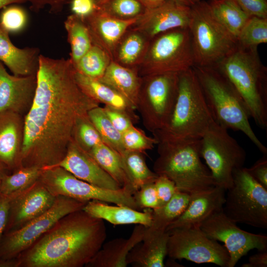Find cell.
Returning <instances> with one entry per match:
<instances>
[{
    "label": "cell",
    "mask_w": 267,
    "mask_h": 267,
    "mask_svg": "<svg viewBox=\"0 0 267 267\" xmlns=\"http://www.w3.org/2000/svg\"><path fill=\"white\" fill-rule=\"evenodd\" d=\"M88 153L122 188H126L131 192L120 154L104 142Z\"/></svg>",
    "instance_id": "32"
},
{
    "label": "cell",
    "mask_w": 267,
    "mask_h": 267,
    "mask_svg": "<svg viewBox=\"0 0 267 267\" xmlns=\"http://www.w3.org/2000/svg\"><path fill=\"white\" fill-rule=\"evenodd\" d=\"M73 139L87 152L104 142L88 116L81 119L77 123Z\"/></svg>",
    "instance_id": "39"
},
{
    "label": "cell",
    "mask_w": 267,
    "mask_h": 267,
    "mask_svg": "<svg viewBox=\"0 0 267 267\" xmlns=\"http://www.w3.org/2000/svg\"><path fill=\"white\" fill-rule=\"evenodd\" d=\"M152 40L140 64L139 76L180 73L194 66L188 28L172 30Z\"/></svg>",
    "instance_id": "9"
},
{
    "label": "cell",
    "mask_w": 267,
    "mask_h": 267,
    "mask_svg": "<svg viewBox=\"0 0 267 267\" xmlns=\"http://www.w3.org/2000/svg\"><path fill=\"white\" fill-rule=\"evenodd\" d=\"M258 47L237 44L215 67L231 83L243 99L256 125L267 129V69Z\"/></svg>",
    "instance_id": "4"
},
{
    "label": "cell",
    "mask_w": 267,
    "mask_h": 267,
    "mask_svg": "<svg viewBox=\"0 0 267 267\" xmlns=\"http://www.w3.org/2000/svg\"><path fill=\"white\" fill-rule=\"evenodd\" d=\"M248 170L254 178L267 189V155H263Z\"/></svg>",
    "instance_id": "49"
},
{
    "label": "cell",
    "mask_w": 267,
    "mask_h": 267,
    "mask_svg": "<svg viewBox=\"0 0 267 267\" xmlns=\"http://www.w3.org/2000/svg\"><path fill=\"white\" fill-rule=\"evenodd\" d=\"M69 3L72 14L83 19L90 15L98 7L94 0H71Z\"/></svg>",
    "instance_id": "48"
},
{
    "label": "cell",
    "mask_w": 267,
    "mask_h": 267,
    "mask_svg": "<svg viewBox=\"0 0 267 267\" xmlns=\"http://www.w3.org/2000/svg\"><path fill=\"white\" fill-rule=\"evenodd\" d=\"M87 203L59 196L45 213L20 228L5 233L0 245V260L16 258L30 246L59 219L82 210Z\"/></svg>",
    "instance_id": "13"
},
{
    "label": "cell",
    "mask_w": 267,
    "mask_h": 267,
    "mask_svg": "<svg viewBox=\"0 0 267 267\" xmlns=\"http://www.w3.org/2000/svg\"><path fill=\"white\" fill-rule=\"evenodd\" d=\"M153 164L158 176L172 180L178 189L193 195L215 186L211 173L201 161L199 140L162 142Z\"/></svg>",
    "instance_id": "6"
},
{
    "label": "cell",
    "mask_w": 267,
    "mask_h": 267,
    "mask_svg": "<svg viewBox=\"0 0 267 267\" xmlns=\"http://www.w3.org/2000/svg\"><path fill=\"white\" fill-rule=\"evenodd\" d=\"M27 0H0V9L13 4H20L27 2Z\"/></svg>",
    "instance_id": "53"
},
{
    "label": "cell",
    "mask_w": 267,
    "mask_h": 267,
    "mask_svg": "<svg viewBox=\"0 0 267 267\" xmlns=\"http://www.w3.org/2000/svg\"><path fill=\"white\" fill-rule=\"evenodd\" d=\"M138 17L120 19L98 6L84 20L88 27L92 44L106 51L113 59L119 43L127 31L135 24Z\"/></svg>",
    "instance_id": "19"
},
{
    "label": "cell",
    "mask_w": 267,
    "mask_h": 267,
    "mask_svg": "<svg viewBox=\"0 0 267 267\" xmlns=\"http://www.w3.org/2000/svg\"><path fill=\"white\" fill-rule=\"evenodd\" d=\"M39 180L55 197L62 196L85 203L98 200L139 210L133 195L127 188L114 190L97 187L60 167L43 169Z\"/></svg>",
    "instance_id": "12"
},
{
    "label": "cell",
    "mask_w": 267,
    "mask_h": 267,
    "mask_svg": "<svg viewBox=\"0 0 267 267\" xmlns=\"http://www.w3.org/2000/svg\"><path fill=\"white\" fill-rule=\"evenodd\" d=\"M76 81L83 91L89 97L104 106L124 111L135 118V108L120 93L98 79H93L76 71Z\"/></svg>",
    "instance_id": "28"
},
{
    "label": "cell",
    "mask_w": 267,
    "mask_h": 267,
    "mask_svg": "<svg viewBox=\"0 0 267 267\" xmlns=\"http://www.w3.org/2000/svg\"><path fill=\"white\" fill-rule=\"evenodd\" d=\"M226 190L219 186L190 195L188 204L183 213L166 228L169 231L176 228L199 227L214 213L222 209Z\"/></svg>",
    "instance_id": "22"
},
{
    "label": "cell",
    "mask_w": 267,
    "mask_h": 267,
    "mask_svg": "<svg viewBox=\"0 0 267 267\" xmlns=\"http://www.w3.org/2000/svg\"><path fill=\"white\" fill-rule=\"evenodd\" d=\"M207 2L215 18L236 39L250 16L234 0H210Z\"/></svg>",
    "instance_id": "30"
},
{
    "label": "cell",
    "mask_w": 267,
    "mask_h": 267,
    "mask_svg": "<svg viewBox=\"0 0 267 267\" xmlns=\"http://www.w3.org/2000/svg\"><path fill=\"white\" fill-rule=\"evenodd\" d=\"M56 166L60 167L77 178L97 187L114 190L122 188L73 139L64 158L53 167Z\"/></svg>",
    "instance_id": "20"
},
{
    "label": "cell",
    "mask_w": 267,
    "mask_h": 267,
    "mask_svg": "<svg viewBox=\"0 0 267 267\" xmlns=\"http://www.w3.org/2000/svg\"><path fill=\"white\" fill-rule=\"evenodd\" d=\"M71 0H27L30 3V9L39 12L45 7H48L50 13L57 14L62 11L64 6Z\"/></svg>",
    "instance_id": "47"
},
{
    "label": "cell",
    "mask_w": 267,
    "mask_h": 267,
    "mask_svg": "<svg viewBox=\"0 0 267 267\" xmlns=\"http://www.w3.org/2000/svg\"><path fill=\"white\" fill-rule=\"evenodd\" d=\"M215 122L193 67L179 73L176 101L165 126L152 134L158 143L196 141Z\"/></svg>",
    "instance_id": "3"
},
{
    "label": "cell",
    "mask_w": 267,
    "mask_h": 267,
    "mask_svg": "<svg viewBox=\"0 0 267 267\" xmlns=\"http://www.w3.org/2000/svg\"><path fill=\"white\" fill-rule=\"evenodd\" d=\"M110 0H94L95 3L98 6H101Z\"/></svg>",
    "instance_id": "55"
},
{
    "label": "cell",
    "mask_w": 267,
    "mask_h": 267,
    "mask_svg": "<svg viewBox=\"0 0 267 267\" xmlns=\"http://www.w3.org/2000/svg\"><path fill=\"white\" fill-rule=\"evenodd\" d=\"M190 8L194 66L215 67L235 48L236 39L215 18L207 1L200 0Z\"/></svg>",
    "instance_id": "7"
},
{
    "label": "cell",
    "mask_w": 267,
    "mask_h": 267,
    "mask_svg": "<svg viewBox=\"0 0 267 267\" xmlns=\"http://www.w3.org/2000/svg\"><path fill=\"white\" fill-rule=\"evenodd\" d=\"M148 45L145 36L133 30L122 41L121 40L118 45L115 54L118 61L117 62L130 68L140 65Z\"/></svg>",
    "instance_id": "34"
},
{
    "label": "cell",
    "mask_w": 267,
    "mask_h": 267,
    "mask_svg": "<svg viewBox=\"0 0 267 267\" xmlns=\"http://www.w3.org/2000/svg\"><path fill=\"white\" fill-rule=\"evenodd\" d=\"M103 108L114 127L122 134L134 126L137 121V118L124 111L107 106Z\"/></svg>",
    "instance_id": "44"
},
{
    "label": "cell",
    "mask_w": 267,
    "mask_h": 267,
    "mask_svg": "<svg viewBox=\"0 0 267 267\" xmlns=\"http://www.w3.org/2000/svg\"><path fill=\"white\" fill-rule=\"evenodd\" d=\"M145 9H151L162 4L167 0H137Z\"/></svg>",
    "instance_id": "52"
},
{
    "label": "cell",
    "mask_w": 267,
    "mask_h": 267,
    "mask_svg": "<svg viewBox=\"0 0 267 267\" xmlns=\"http://www.w3.org/2000/svg\"><path fill=\"white\" fill-rule=\"evenodd\" d=\"M169 232L152 230L145 226L142 240L130 251L128 265L139 267H164L167 256Z\"/></svg>",
    "instance_id": "23"
},
{
    "label": "cell",
    "mask_w": 267,
    "mask_h": 267,
    "mask_svg": "<svg viewBox=\"0 0 267 267\" xmlns=\"http://www.w3.org/2000/svg\"><path fill=\"white\" fill-rule=\"evenodd\" d=\"M9 34L0 24V61L15 76L36 75L40 49L34 47L16 46L10 40Z\"/></svg>",
    "instance_id": "24"
},
{
    "label": "cell",
    "mask_w": 267,
    "mask_h": 267,
    "mask_svg": "<svg viewBox=\"0 0 267 267\" xmlns=\"http://www.w3.org/2000/svg\"><path fill=\"white\" fill-rule=\"evenodd\" d=\"M190 199L187 193L178 190L165 205L152 210V230L166 231L168 225L185 211Z\"/></svg>",
    "instance_id": "33"
},
{
    "label": "cell",
    "mask_w": 267,
    "mask_h": 267,
    "mask_svg": "<svg viewBox=\"0 0 267 267\" xmlns=\"http://www.w3.org/2000/svg\"><path fill=\"white\" fill-rule=\"evenodd\" d=\"M239 45L246 47H258L267 43V18L250 16L236 38Z\"/></svg>",
    "instance_id": "38"
},
{
    "label": "cell",
    "mask_w": 267,
    "mask_h": 267,
    "mask_svg": "<svg viewBox=\"0 0 267 267\" xmlns=\"http://www.w3.org/2000/svg\"><path fill=\"white\" fill-rule=\"evenodd\" d=\"M199 227L210 238L224 243L229 255L228 267H234L251 250L267 249L266 235L241 229L223 213L222 209L209 217Z\"/></svg>",
    "instance_id": "15"
},
{
    "label": "cell",
    "mask_w": 267,
    "mask_h": 267,
    "mask_svg": "<svg viewBox=\"0 0 267 267\" xmlns=\"http://www.w3.org/2000/svg\"><path fill=\"white\" fill-rule=\"evenodd\" d=\"M158 201L159 207L165 205L178 190L175 183L168 178L158 176L154 181Z\"/></svg>",
    "instance_id": "45"
},
{
    "label": "cell",
    "mask_w": 267,
    "mask_h": 267,
    "mask_svg": "<svg viewBox=\"0 0 267 267\" xmlns=\"http://www.w3.org/2000/svg\"><path fill=\"white\" fill-rule=\"evenodd\" d=\"M199 150L211 173L215 186L226 191L232 185L234 171L245 164V150L227 129L216 122L199 140Z\"/></svg>",
    "instance_id": "10"
},
{
    "label": "cell",
    "mask_w": 267,
    "mask_h": 267,
    "mask_svg": "<svg viewBox=\"0 0 267 267\" xmlns=\"http://www.w3.org/2000/svg\"><path fill=\"white\" fill-rule=\"evenodd\" d=\"M24 116L10 111L0 112V165L10 174L22 167Z\"/></svg>",
    "instance_id": "21"
},
{
    "label": "cell",
    "mask_w": 267,
    "mask_h": 267,
    "mask_svg": "<svg viewBox=\"0 0 267 267\" xmlns=\"http://www.w3.org/2000/svg\"><path fill=\"white\" fill-rule=\"evenodd\" d=\"M249 16L267 18V0H234Z\"/></svg>",
    "instance_id": "46"
},
{
    "label": "cell",
    "mask_w": 267,
    "mask_h": 267,
    "mask_svg": "<svg viewBox=\"0 0 267 267\" xmlns=\"http://www.w3.org/2000/svg\"><path fill=\"white\" fill-rule=\"evenodd\" d=\"M70 45L69 59L74 65L93 45L88 27L84 19L72 14L64 22Z\"/></svg>",
    "instance_id": "31"
},
{
    "label": "cell",
    "mask_w": 267,
    "mask_h": 267,
    "mask_svg": "<svg viewBox=\"0 0 267 267\" xmlns=\"http://www.w3.org/2000/svg\"><path fill=\"white\" fill-rule=\"evenodd\" d=\"M226 191L222 211L229 219L236 223L267 228V189L248 168L234 171L232 185Z\"/></svg>",
    "instance_id": "8"
},
{
    "label": "cell",
    "mask_w": 267,
    "mask_h": 267,
    "mask_svg": "<svg viewBox=\"0 0 267 267\" xmlns=\"http://www.w3.org/2000/svg\"><path fill=\"white\" fill-rule=\"evenodd\" d=\"M139 210L155 209L159 207V201L154 182L145 184L133 195Z\"/></svg>",
    "instance_id": "43"
},
{
    "label": "cell",
    "mask_w": 267,
    "mask_h": 267,
    "mask_svg": "<svg viewBox=\"0 0 267 267\" xmlns=\"http://www.w3.org/2000/svg\"><path fill=\"white\" fill-rule=\"evenodd\" d=\"M122 141L126 150L141 153L152 149L158 144L153 136H147L141 130L134 126L122 134Z\"/></svg>",
    "instance_id": "40"
},
{
    "label": "cell",
    "mask_w": 267,
    "mask_h": 267,
    "mask_svg": "<svg viewBox=\"0 0 267 267\" xmlns=\"http://www.w3.org/2000/svg\"><path fill=\"white\" fill-rule=\"evenodd\" d=\"M179 73L141 77L136 110L147 130L153 134L166 124L178 93Z\"/></svg>",
    "instance_id": "11"
},
{
    "label": "cell",
    "mask_w": 267,
    "mask_h": 267,
    "mask_svg": "<svg viewBox=\"0 0 267 267\" xmlns=\"http://www.w3.org/2000/svg\"><path fill=\"white\" fill-rule=\"evenodd\" d=\"M145 226L136 224L128 238H117L103 243L87 267H126L131 249L143 238Z\"/></svg>",
    "instance_id": "25"
},
{
    "label": "cell",
    "mask_w": 267,
    "mask_h": 267,
    "mask_svg": "<svg viewBox=\"0 0 267 267\" xmlns=\"http://www.w3.org/2000/svg\"><path fill=\"white\" fill-rule=\"evenodd\" d=\"M112 60L106 51L93 44L79 60L73 65L75 70L81 74L99 80Z\"/></svg>",
    "instance_id": "35"
},
{
    "label": "cell",
    "mask_w": 267,
    "mask_h": 267,
    "mask_svg": "<svg viewBox=\"0 0 267 267\" xmlns=\"http://www.w3.org/2000/svg\"><path fill=\"white\" fill-rule=\"evenodd\" d=\"M12 197V194L3 195L0 198V245L5 232L9 203Z\"/></svg>",
    "instance_id": "50"
},
{
    "label": "cell",
    "mask_w": 267,
    "mask_h": 267,
    "mask_svg": "<svg viewBox=\"0 0 267 267\" xmlns=\"http://www.w3.org/2000/svg\"><path fill=\"white\" fill-rule=\"evenodd\" d=\"M100 7L110 14L123 19L136 18L145 9L137 0H110Z\"/></svg>",
    "instance_id": "41"
},
{
    "label": "cell",
    "mask_w": 267,
    "mask_h": 267,
    "mask_svg": "<svg viewBox=\"0 0 267 267\" xmlns=\"http://www.w3.org/2000/svg\"><path fill=\"white\" fill-rule=\"evenodd\" d=\"M180 4L191 7L200 0H173Z\"/></svg>",
    "instance_id": "54"
},
{
    "label": "cell",
    "mask_w": 267,
    "mask_h": 267,
    "mask_svg": "<svg viewBox=\"0 0 267 267\" xmlns=\"http://www.w3.org/2000/svg\"><path fill=\"white\" fill-rule=\"evenodd\" d=\"M259 252L250 256L248 262L243 264L242 267H267V249L259 251Z\"/></svg>",
    "instance_id": "51"
},
{
    "label": "cell",
    "mask_w": 267,
    "mask_h": 267,
    "mask_svg": "<svg viewBox=\"0 0 267 267\" xmlns=\"http://www.w3.org/2000/svg\"><path fill=\"white\" fill-rule=\"evenodd\" d=\"M106 236L103 220L83 209L71 212L14 258L16 267H86Z\"/></svg>",
    "instance_id": "2"
},
{
    "label": "cell",
    "mask_w": 267,
    "mask_h": 267,
    "mask_svg": "<svg viewBox=\"0 0 267 267\" xmlns=\"http://www.w3.org/2000/svg\"><path fill=\"white\" fill-rule=\"evenodd\" d=\"M99 80L120 93L136 110L141 77L136 70L112 60Z\"/></svg>",
    "instance_id": "27"
},
{
    "label": "cell",
    "mask_w": 267,
    "mask_h": 267,
    "mask_svg": "<svg viewBox=\"0 0 267 267\" xmlns=\"http://www.w3.org/2000/svg\"><path fill=\"white\" fill-rule=\"evenodd\" d=\"M192 67L215 122L227 130L242 132L263 155H267V148L251 126L249 111L231 83L215 67Z\"/></svg>",
    "instance_id": "5"
},
{
    "label": "cell",
    "mask_w": 267,
    "mask_h": 267,
    "mask_svg": "<svg viewBox=\"0 0 267 267\" xmlns=\"http://www.w3.org/2000/svg\"><path fill=\"white\" fill-rule=\"evenodd\" d=\"M83 210L93 217L114 225L135 224L149 227L152 223V209L141 212L127 206H111L105 202L91 200L86 203Z\"/></svg>",
    "instance_id": "26"
},
{
    "label": "cell",
    "mask_w": 267,
    "mask_h": 267,
    "mask_svg": "<svg viewBox=\"0 0 267 267\" xmlns=\"http://www.w3.org/2000/svg\"><path fill=\"white\" fill-rule=\"evenodd\" d=\"M37 84V74H10L0 61V112L10 111L25 116L34 100Z\"/></svg>",
    "instance_id": "18"
},
{
    "label": "cell",
    "mask_w": 267,
    "mask_h": 267,
    "mask_svg": "<svg viewBox=\"0 0 267 267\" xmlns=\"http://www.w3.org/2000/svg\"><path fill=\"white\" fill-rule=\"evenodd\" d=\"M168 232L170 258L228 267L229 255L225 246L209 237L199 227L176 228Z\"/></svg>",
    "instance_id": "14"
},
{
    "label": "cell",
    "mask_w": 267,
    "mask_h": 267,
    "mask_svg": "<svg viewBox=\"0 0 267 267\" xmlns=\"http://www.w3.org/2000/svg\"><path fill=\"white\" fill-rule=\"evenodd\" d=\"M88 116L95 128L104 143L120 155L126 150L122 141V134L114 127L100 105L90 109Z\"/></svg>",
    "instance_id": "36"
},
{
    "label": "cell",
    "mask_w": 267,
    "mask_h": 267,
    "mask_svg": "<svg viewBox=\"0 0 267 267\" xmlns=\"http://www.w3.org/2000/svg\"><path fill=\"white\" fill-rule=\"evenodd\" d=\"M43 169L37 167H22L14 172L5 173L0 184V192L9 195L20 192L38 181Z\"/></svg>",
    "instance_id": "37"
},
{
    "label": "cell",
    "mask_w": 267,
    "mask_h": 267,
    "mask_svg": "<svg viewBox=\"0 0 267 267\" xmlns=\"http://www.w3.org/2000/svg\"><path fill=\"white\" fill-rule=\"evenodd\" d=\"M120 155L133 195L145 184L154 182L158 177L148 168L143 153L126 150Z\"/></svg>",
    "instance_id": "29"
},
{
    "label": "cell",
    "mask_w": 267,
    "mask_h": 267,
    "mask_svg": "<svg viewBox=\"0 0 267 267\" xmlns=\"http://www.w3.org/2000/svg\"><path fill=\"white\" fill-rule=\"evenodd\" d=\"M6 173V171L0 165V184H1V179H2V177L4 175V174L5 173ZM1 196V194L0 190V198Z\"/></svg>",
    "instance_id": "56"
},
{
    "label": "cell",
    "mask_w": 267,
    "mask_h": 267,
    "mask_svg": "<svg viewBox=\"0 0 267 267\" xmlns=\"http://www.w3.org/2000/svg\"><path fill=\"white\" fill-rule=\"evenodd\" d=\"M69 58L40 54L37 88L24 116L23 167H53L64 158L78 122L100 104L81 89Z\"/></svg>",
    "instance_id": "1"
},
{
    "label": "cell",
    "mask_w": 267,
    "mask_h": 267,
    "mask_svg": "<svg viewBox=\"0 0 267 267\" xmlns=\"http://www.w3.org/2000/svg\"><path fill=\"white\" fill-rule=\"evenodd\" d=\"M55 198L39 180L27 188L12 193L4 234L20 228L45 213Z\"/></svg>",
    "instance_id": "16"
},
{
    "label": "cell",
    "mask_w": 267,
    "mask_h": 267,
    "mask_svg": "<svg viewBox=\"0 0 267 267\" xmlns=\"http://www.w3.org/2000/svg\"><path fill=\"white\" fill-rule=\"evenodd\" d=\"M190 7L173 0H167L159 6L145 9L132 26L149 39L169 31L188 27Z\"/></svg>",
    "instance_id": "17"
},
{
    "label": "cell",
    "mask_w": 267,
    "mask_h": 267,
    "mask_svg": "<svg viewBox=\"0 0 267 267\" xmlns=\"http://www.w3.org/2000/svg\"><path fill=\"white\" fill-rule=\"evenodd\" d=\"M17 4H10L2 9L0 24L9 33L21 31L28 21L25 10Z\"/></svg>",
    "instance_id": "42"
}]
</instances>
